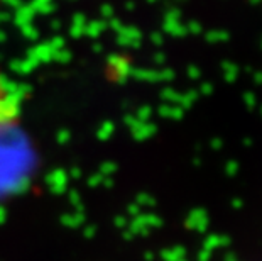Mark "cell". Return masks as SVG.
Returning a JSON list of instances; mask_svg holds the SVG:
<instances>
[{"instance_id": "cell-1", "label": "cell", "mask_w": 262, "mask_h": 261, "mask_svg": "<svg viewBox=\"0 0 262 261\" xmlns=\"http://www.w3.org/2000/svg\"><path fill=\"white\" fill-rule=\"evenodd\" d=\"M15 112V107L9 101V93L4 88L2 76H0V124H5L12 119V115Z\"/></svg>"}]
</instances>
